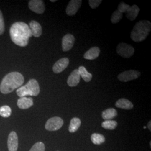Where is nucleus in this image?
Masks as SVG:
<instances>
[{
	"instance_id": "dca6fc26",
	"label": "nucleus",
	"mask_w": 151,
	"mask_h": 151,
	"mask_svg": "<svg viewBox=\"0 0 151 151\" xmlns=\"http://www.w3.org/2000/svg\"><path fill=\"white\" fill-rule=\"evenodd\" d=\"M139 11L140 9L138 6L134 5L132 6H130L126 12V16L130 21H134L138 15Z\"/></svg>"
},
{
	"instance_id": "6ab92c4d",
	"label": "nucleus",
	"mask_w": 151,
	"mask_h": 151,
	"mask_svg": "<svg viewBox=\"0 0 151 151\" xmlns=\"http://www.w3.org/2000/svg\"><path fill=\"white\" fill-rule=\"evenodd\" d=\"M118 115L116 110L113 108H109L104 110L102 113V117L105 120H111L115 118Z\"/></svg>"
},
{
	"instance_id": "1a4fd4ad",
	"label": "nucleus",
	"mask_w": 151,
	"mask_h": 151,
	"mask_svg": "<svg viewBox=\"0 0 151 151\" xmlns=\"http://www.w3.org/2000/svg\"><path fill=\"white\" fill-rule=\"evenodd\" d=\"M81 0H71L66 8V14L68 16H73L78 11L82 5Z\"/></svg>"
},
{
	"instance_id": "20e7f679",
	"label": "nucleus",
	"mask_w": 151,
	"mask_h": 151,
	"mask_svg": "<svg viewBox=\"0 0 151 151\" xmlns=\"http://www.w3.org/2000/svg\"><path fill=\"white\" fill-rule=\"evenodd\" d=\"M40 93V87L38 81L35 79H31L27 83L16 90V93L19 97H25L27 96H37Z\"/></svg>"
},
{
	"instance_id": "0eeeda50",
	"label": "nucleus",
	"mask_w": 151,
	"mask_h": 151,
	"mask_svg": "<svg viewBox=\"0 0 151 151\" xmlns=\"http://www.w3.org/2000/svg\"><path fill=\"white\" fill-rule=\"evenodd\" d=\"M140 76V72L138 70H129L124 71L118 76V78L122 82H128L137 79Z\"/></svg>"
},
{
	"instance_id": "7c9ffc66",
	"label": "nucleus",
	"mask_w": 151,
	"mask_h": 151,
	"mask_svg": "<svg viewBox=\"0 0 151 151\" xmlns=\"http://www.w3.org/2000/svg\"><path fill=\"white\" fill-rule=\"evenodd\" d=\"M55 1H56V0H50V2H54Z\"/></svg>"
},
{
	"instance_id": "c85d7f7f",
	"label": "nucleus",
	"mask_w": 151,
	"mask_h": 151,
	"mask_svg": "<svg viewBox=\"0 0 151 151\" xmlns=\"http://www.w3.org/2000/svg\"><path fill=\"white\" fill-rule=\"evenodd\" d=\"M102 2L101 0H90L88 1L89 5L91 7V8L94 9L99 7V6L101 4Z\"/></svg>"
},
{
	"instance_id": "39448f33",
	"label": "nucleus",
	"mask_w": 151,
	"mask_h": 151,
	"mask_svg": "<svg viewBox=\"0 0 151 151\" xmlns=\"http://www.w3.org/2000/svg\"><path fill=\"white\" fill-rule=\"evenodd\" d=\"M116 52L123 58H128L134 53V49L128 44L120 43L117 46Z\"/></svg>"
},
{
	"instance_id": "393cba45",
	"label": "nucleus",
	"mask_w": 151,
	"mask_h": 151,
	"mask_svg": "<svg viewBox=\"0 0 151 151\" xmlns=\"http://www.w3.org/2000/svg\"><path fill=\"white\" fill-rule=\"evenodd\" d=\"M123 18V14L120 12L118 10L114 11L111 18V22L113 24H116L119 22Z\"/></svg>"
},
{
	"instance_id": "ddd939ff",
	"label": "nucleus",
	"mask_w": 151,
	"mask_h": 151,
	"mask_svg": "<svg viewBox=\"0 0 151 151\" xmlns=\"http://www.w3.org/2000/svg\"><path fill=\"white\" fill-rule=\"evenodd\" d=\"M81 77L78 70H75L72 72L67 79V84L69 86L75 87L78 85Z\"/></svg>"
},
{
	"instance_id": "423d86ee",
	"label": "nucleus",
	"mask_w": 151,
	"mask_h": 151,
	"mask_svg": "<svg viewBox=\"0 0 151 151\" xmlns=\"http://www.w3.org/2000/svg\"><path fill=\"white\" fill-rule=\"evenodd\" d=\"M63 125V120L60 117L55 116L48 119L45 124V128L49 131H56L60 129Z\"/></svg>"
},
{
	"instance_id": "bb28decb",
	"label": "nucleus",
	"mask_w": 151,
	"mask_h": 151,
	"mask_svg": "<svg viewBox=\"0 0 151 151\" xmlns=\"http://www.w3.org/2000/svg\"><path fill=\"white\" fill-rule=\"evenodd\" d=\"M130 6L128 5H127L126 4H125L123 2H122L119 4L118 6V10L121 12V13H126L127 11L128 10V9L129 8Z\"/></svg>"
},
{
	"instance_id": "a878e982",
	"label": "nucleus",
	"mask_w": 151,
	"mask_h": 151,
	"mask_svg": "<svg viewBox=\"0 0 151 151\" xmlns=\"http://www.w3.org/2000/svg\"><path fill=\"white\" fill-rule=\"evenodd\" d=\"M45 147L43 142H39L34 144L29 151H45Z\"/></svg>"
},
{
	"instance_id": "9b49d317",
	"label": "nucleus",
	"mask_w": 151,
	"mask_h": 151,
	"mask_svg": "<svg viewBox=\"0 0 151 151\" xmlns=\"http://www.w3.org/2000/svg\"><path fill=\"white\" fill-rule=\"evenodd\" d=\"M19 142L18 137L15 132H11L7 139V147L9 151H17L18 148Z\"/></svg>"
},
{
	"instance_id": "c756f323",
	"label": "nucleus",
	"mask_w": 151,
	"mask_h": 151,
	"mask_svg": "<svg viewBox=\"0 0 151 151\" xmlns=\"http://www.w3.org/2000/svg\"><path fill=\"white\" fill-rule=\"evenodd\" d=\"M151 121H150L149 122V123H148V125H147V127H148V129H149V130L151 131Z\"/></svg>"
},
{
	"instance_id": "f257e3e1",
	"label": "nucleus",
	"mask_w": 151,
	"mask_h": 151,
	"mask_svg": "<svg viewBox=\"0 0 151 151\" xmlns=\"http://www.w3.org/2000/svg\"><path fill=\"white\" fill-rule=\"evenodd\" d=\"M10 35L12 41L17 45L25 47L29 43L32 34L29 25L24 22L14 23L10 30Z\"/></svg>"
},
{
	"instance_id": "412c9836",
	"label": "nucleus",
	"mask_w": 151,
	"mask_h": 151,
	"mask_svg": "<svg viewBox=\"0 0 151 151\" xmlns=\"http://www.w3.org/2000/svg\"><path fill=\"white\" fill-rule=\"evenodd\" d=\"M81 120L78 118H73L70 120L69 127V132L70 133H75L81 126Z\"/></svg>"
},
{
	"instance_id": "4be33fe9",
	"label": "nucleus",
	"mask_w": 151,
	"mask_h": 151,
	"mask_svg": "<svg viewBox=\"0 0 151 151\" xmlns=\"http://www.w3.org/2000/svg\"><path fill=\"white\" fill-rule=\"evenodd\" d=\"M91 139L92 142L93 144L96 145H100L103 143H104L105 138L104 136L101 134L93 133L92 134Z\"/></svg>"
},
{
	"instance_id": "6e6552de",
	"label": "nucleus",
	"mask_w": 151,
	"mask_h": 151,
	"mask_svg": "<svg viewBox=\"0 0 151 151\" xmlns=\"http://www.w3.org/2000/svg\"><path fill=\"white\" fill-rule=\"evenodd\" d=\"M28 6L30 10L38 14H42L44 13L45 9L44 1L42 0L29 1Z\"/></svg>"
},
{
	"instance_id": "a211bd4d",
	"label": "nucleus",
	"mask_w": 151,
	"mask_h": 151,
	"mask_svg": "<svg viewBox=\"0 0 151 151\" xmlns=\"http://www.w3.org/2000/svg\"><path fill=\"white\" fill-rule=\"evenodd\" d=\"M115 106L120 109L130 110L133 108V104L129 100L122 98L119 99L116 102Z\"/></svg>"
},
{
	"instance_id": "f3484780",
	"label": "nucleus",
	"mask_w": 151,
	"mask_h": 151,
	"mask_svg": "<svg viewBox=\"0 0 151 151\" xmlns=\"http://www.w3.org/2000/svg\"><path fill=\"white\" fill-rule=\"evenodd\" d=\"M100 53V50L97 47H94L90 49L85 53L83 57L88 60H93L97 58Z\"/></svg>"
},
{
	"instance_id": "f03ea898",
	"label": "nucleus",
	"mask_w": 151,
	"mask_h": 151,
	"mask_svg": "<svg viewBox=\"0 0 151 151\" xmlns=\"http://www.w3.org/2000/svg\"><path fill=\"white\" fill-rule=\"evenodd\" d=\"M24 82V77L17 72L8 73L4 77L0 84V91L4 94L11 93L16 88L22 86Z\"/></svg>"
},
{
	"instance_id": "7ed1b4c3",
	"label": "nucleus",
	"mask_w": 151,
	"mask_h": 151,
	"mask_svg": "<svg viewBox=\"0 0 151 151\" xmlns=\"http://www.w3.org/2000/svg\"><path fill=\"white\" fill-rule=\"evenodd\" d=\"M151 29V24L147 20H141L137 22L133 27L130 38L135 42H140L146 39Z\"/></svg>"
},
{
	"instance_id": "2eb2a0df",
	"label": "nucleus",
	"mask_w": 151,
	"mask_h": 151,
	"mask_svg": "<svg viewBox=\"0 0 151 151\" xmlns=\"http://www.w3.org/2000/svg\"><path fill=\"white\" fill-rule=\"evenodd\" d=\"M33 100L32 97H22L18 99L17 105L21 109H27L33 105Z\"/></svg>"
},
{
	"instance_id": "aec40b11",
	"label": "nucleus",
	"mask_w": 151,
	"mask_h": 151,
	"mask_svg": "<svg viewBox=\"0 0 151 151\" xmlns=\"http://www.w3.org/2000/svg\"><path fill=\"white\" fill-rule=\"evenodd\" d=\"M78 70L79 72L80 77L86 82H88L91 80L92 76L91 73L87 70L86 68L83 66L79 67Z\"/></svg>"
},
{
	"instance_id": "5701e85b",
	"label": "nucleus",
	"mask_w": 151,
	"mask_h": 151,
	"mask_svg": "<svg viewBox=\"0 0 151 151\" xmlns=\"http://www.w3.org/2000/svg\"><path fill=\"white\" fill-rule=\"evenodd\" d=\"M118 125V123L112 120H105L101 124L102 127L104 129L109 130L115 129Z\"/></svg>"
},
{
	"instance_id": "b1692460",
	"label": "nucleus",
	"mask_w": 151,
	"mask_h": 151,
	"mask_svg": "<svg viewBox=\"0 0 151 151\" xmlns=\"http://www.w3.org/2000/svg\"><path fill=\"white\" fill-rule=\"evenodd\" d=\"M12 110L10 106L7 105H4L0 108V116L3 118H9L10 116Z\"/></svg>"
},
{
	"instance_id": "4468645a",
	"label": "nucleus",
	"mask_w": 151,
	"mask_h": 151,
	"mask_svg": "<svg viewBox=\"0 0 151 151\" xmlns=\"http://www.w3.org/2000/svg\"><path fill=\"white\" fill-rule=\"evenodd\" d=\"M29 27L32 34V36L35 38L39 37L42 34V27L38 22L32 20L29 24Z\"/></svg>"
},
{
	"instance_id": "9d476101",
	"label": "nucleus",
	"mask_w": 151,
	"mask_h": 151,
	"mask_svg": "<svg viewBox=\"0 0 151 151\" xmlns=\"http://www.w3.org/2000/svg\"><path fill=\"white\" fill-rule=\"evenodd\" d=\"M75 39L73 35L70 34H67L65 35L62 38V50L63 52H68L72 48Z\"/></svg>"
},
{
	"instance_id": "f8f14e48",
	"label": "nucleus",
	"mask_w": 151,
	"mask_h": 151,
	"mask_svg": "<svg viewBox=\"0 0 151 151\" xmlns=\"http://www.w3.org/2000/svg\"><path fill=\"white\" fill-rule=\"evenodd\" d=\"M70 60L67 58H62L57 60L53 67V71L55 73H60L68 67Z\"/></svg>"
},
{
	"instance_id": "cd10ccee",
	"label": "nucleus",
	"mask_w": 151,
	"mask_h": 151,
	"mask_svg": "<svg viewBox=\"0 0 151 151\" xmlns=\"http://www.w3.org/2000/svg\"><path fill=\"white\" fill-rule=\"evenodd\" d=\"M5 31V22L3 14L0 10V35L3 34Z\"/></svg>"
}]
</instances>
